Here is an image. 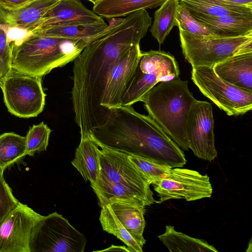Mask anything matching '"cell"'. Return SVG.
Listing matches in <instances>:
<instances>
[{
  "mask_svg": "<svg viewBox=\"0 0 252 252\" xmlns=\"http://www.w3.org/2000/svg\"><path fill=\"white\" fill-rule=\"evenodd\" d=\"M102 35L90 42L74 60L72 101L81 137L91 134L106 121L100 101L105 85L121 56L139 44L149 29L140 13H131L121 21L109 20Z\"/></svg>",
  "mask_w": 252,
  "mask_h": 252,
  "instance_id": "obj_1",
  "label": "cell"
},
{
  "mask_svg": "<svg viewBox=\"0 0 252 252\" xmlns=\"http://www.w3.org/2000/svg\"><path fill=\"white\" fill-rule=\"evenodd\" d=\"M91 135L99 147L146 158L171 168L181 167L187 160L183 151L149 116L131 106L110 110L106 121Z\"/></svg>",
  "mask_w": 252,
  "mask_h": 252,
  "instance_id": "obj_2",
  "label": "cell"
},
{
  "mask_svg": "<svg viewBox=\"0 0 252 252\" xmlns=\"http://www.w3.org/2000/svg\"><path fill=\"white\" fill-rule=\"evenodd\" d=\"M196 99L188 82L179 77L158 83L140 99L149 116L182 150L189 144L186 126L189 111Z\"/></svg>",
  "mask_w": 252,
  "mask_h": 252,
  "instance_id": "obj_3",
  "label": "cell"
},
{
  "mask_svg": "<svg viewBox=\"0 0 252 252\" xmlns=\"http://www.w3.org/2000/svg\"><path fill=\"white\" fill-rule=\"evenodd\" d=\"M90 42L32 33L18 45H9L10 68L42 77L74 61Z\"/></svg>",
  "mask_w": 252,
  "mask_h": 252,
  "instance_id": "obj_4",
  "label": "cell"
},
{
  "mask_svg": "<svg viewBox=\"0 0 252 252\" xmlns=\"http://www.w3.org/2000/svg\"><path fill=\"white\" fill-rule=\"evenodd\" d=\"M100 170L95 183L91 185L95 194L120 188L130 189L150 206L156 202L151 184L144 175L128 159V155L117 150L99 147Z\"/></svg>",
  "mask_w": 252,
  "mask_h": 252,
  "instance_id": "obj_5",
  "label": "cell"
},
{
  "mask_svg": "<svg viewBox=\"0 0 252 252\" xmlns=\"http://www.w3.org/2000/svg\"><path fill=\"white\" fill-rule=\"evenodd\" d=\"M179 74L178 63L170 53L152 50L141 52L123 92L121 105L131 106L158 83L177 78Z\"/></svg>",
  "mask_w": 252,
  "mask_h": 252,
  "instance_id": "obj_6",
  "label": "cell"
},
{
  "mask_svg": "<svg viewBox=\"0 0 252 252\" xmlns=\"http://www.w3.org/2000/svg\"><path fill=\"white\" fill-rule=\"evenodd\" d=\"M179 36L183 54L192 67H213L235 55L252 51V35L221 37L195 35L179 29Z\"/></svg>",
  "mask_w": 252,
  "mask_h": 252,
  "instance_id": "obj_7",
  "label": "cell"
},
{
  "mask_svg": "<svg viewBox=\"0 0 252 252\" xmlns=\"http://www.w3.org/2000/svg\"><path fill=\"white\" fill-rule=\"evenodd\" d=\"M86 244L84 234L55 212L42 216L31 236L30 252H83Z\"/></svg>",
  "mask_w": 252,
  "mask_h": 252,
  "instance_id": "obj_8",
  "label": "cell"
},
{
  "mask_svg": "<svg viewBox=\"0 0 252 252\" xmlns=\"http://www.w3.org/2000/svg\"><path fill=\"white\" fill-rule=\"evenodd\" d=\"M41 77L11 69L2 79L0 87L8 111L20 118L36 117L43 110L46 94Z\"/></svg>",
  "mask_w": 252,
  "mask_h": 252,
  "instance_id": "obj_9",
  "label": "cell"
},
{
  "mask_svg": "<svg viewBox=\"0 0 252 252\" xmlns=\"http://www.w3.org/2000/svg\"><path fill=\"white\" fill-rule=\"evenodd\" d=\"M191 80L205 96L228 116L243 115L252 109V92L221 79L213 67H192Z\"/></svg>",
  "mask_w": 252,
  "mask_h": 252,
  "instance_id": "obj_10",
  "label": "cell"
},
{
  "mask_svg": "<svg viewBox=\"0 0 252 252\" xmlns=\"http://www.w3.org/2000/svg\"><path fill=\"white\" fill-rule=\"evenodd\" d=\"M152 185L159 197L156 202L158 204L171 199L195 201L210 197L213 192L210 178L207 174L179 167L171 168Z\"/></svg>",
  "mask_w": 252,
  "mask_h": 252,
  "instance_id": "obj_11",
  "label": "cell"
},
{
  "mask_svg": "<svg viewBox=\"0 0 252 252\" xmlns=\"http://www.w3.org/2000/svg\"><path fill=\"white\" fill-rule=\"evenodd\" d=\"M214 127L212 105L196 100L189 111L186 126L189 147L197 157L210 161L217 156Z\"/></svg>",
  "mask_w": 252,
  "mask_h": 252,
  "instance_id": "obj_12",
  "label": "cell"
},
{
  "mask_svg": "<svg viewBox=\"0 0 252 252\" xmlns=\"http://www.w3.org/2000/svg\"><path fill=\"white\" fill-rule=\"evenodd\" d=\"M41 216L20 202L0 223V252H30L31 236Z\"/></svg>",
  "mask_w": 252,
  "mask_h": 252,
  "instance_id": "obj_13",
  "label": "cell"
},
{
  "mask_svg": "<svg viewBox=\"0 0 252 252\" xmlns=\"http://www.w3.org/2000/svg\"><path fill=\"white\" fill-rule=\"evenodd\" d=\"M141 54L139 44L131 46L121 56L111 71L100 101L106 121L110 110L121 105L123 92L135 70Z\"/></svg>",
  "mask_w": 252,
  "mask_h": 252,
  "instance_id": "obj_14",
  "label": "cell"
},
{
  "mask_svg": "<svg viewBox=\"0 0 252 252\" xmlns=\"http://www.w3.org/2000/svg\"><path fill=\"white\" fill-rule=\"evenodd\" d=\"M102 17L87 8L79 0H60L37 23L32 33L53 26L103 23Z\"/></svg>",
  "mask_w": 252,
  "mask_h": 252,
  "instance_id": "obj_15",
  "label": "cell"
},
{
  "mask_svg": "<svg viewBox=\"0 0 252 252\" xmlns=\"http://www.w3.org/2000/svg\"><path fill=\"white\" fill-rule=\"evenodd\" d=\"M221 79L252 92V51L235 55L213 67Z\"/></svg>",
  "mask_w": 252,
  "mask_h": 252,
  "instance_id": "obj_16",
  "label": "cell"
},
{
  "mask_svg": "<svg viewBox=\"0 0 252 252\" xmlns=\"http://www.w3.org/2000/svg\"><path fill=\"white\" fill-rule=\"evenodd\" d=\"M60 0H34L15 10L0 7V24L20 28L31 32Z\"/></svg>",
  "mask_w": 252,
  "mask_h": 252,
  "instance_id": "obj_17",
  "label": "cell"
},
{
  "mask_svg": "<svg viewBox=\"0 0 252 252\" xmlns=\"http://www.w3.org/2000/svg\"><path fill=\"white\" fill-rule=\"evenodd\" d=\"M108 204L127 231L144 246L146 243L143 237L146 206L136 201L119 198L111 199Z\"/></svg>",
  "mask_w": 252,
  "mask_h": 252,
  "instance_id": "obj_18",
  "label": "cell"
},
{
  "mask_svg": "<svg viewBox=\"0 0 252 252\" xmlns=\"http://www.w3.org/2000/svg\"><path fill=\"white\" fill-rule=\"evenodd\" d=\"M192 16L217 36L235 37L252 35V16Z\"/></svg>",
  "mask_w": 252,
  "mask_h": 252,
  "instance_id": "obj_19",
  "label": "cell"
},
{
  "mask_svg": "<svg viewBox=\"0 0 252 252\" xmlns=\"http://www.w3.org/2000/svg\"><path fill=\"white\" fill-rule=\"evenodd\" d=\"M96 142L90 134L81 137L80 144L76 149L72 164L86 182L94 185L100 170V149Z\"/></svg>",
  "mask_w": 252,
  "mask_h": 252,
  "instance_id": "obj_20",
  "label": "cell"
},
{
  "mask_svg": "<svg viewBox=\"0 0 252 252\" xmlns=\"http://www.w3.org/2000/svg\"><path fill=\"white\" fill-rule=\"evenodd\" d=\"M191 15L252 16V6L228 4L218 0H178Z\"/></svg>",
  "mask_w": 252,
  "mask_h": 252,
  "instance_id": "obj_21",
  "label": "cell"
},
{
  "mask_svg": "<svg viewBox=\"0 0 252 252\" xmlns=\"http://www.w3.org/2000/svg\"><path fill=\"white\" fill-rule=\"evenodd\" d=\"M167 0H101L94 5L93 11L106 19L126 16L132 12L161 6Z\"/></svg>",
  "mask_w": 252,
  "mask_h": 252,
  "instance_id": "obj_22",
  "label": "cell"
},
{
  "mask_svg": "<svg viewBox=\"0 0 252 252\" xmlns=\"http://www.w3.org/2000/svg\"><path fill=\"white\" fill-rule=\"evenodd\" d=\"M108 26L105 22L83 25L58 26L41 29L32 33L91 42L103 34Z\"/></svg>",
  "mask_w": 252,
  "mask_h": 252,
  "instance_id": "obj_23",
  "label": "cell"
},
{
  "mask_svg": "<svg viewBox=\"0 0 252 252\" xmlns=\"http://www.w3.org/2000/svg\"><path fill=\"white\" fill-rule=\"evenodd\" d=\"M158 238L171 252H218L213 246L205 241L176 231L174 227L170 225L165 226V232Z\"/></svg>",
  "mask_w": 252,
  "mask_h": 252,
  "instance_id": "obj_24",
  "label": "cell"
},
{
  "mask_svg": "<svg viewBox=\"0 0 252 252\" xmlns=\"http://www.w3.org/2000/svg\"><path fill=\"white\" fill-rule=\"evenodd\" d=\"M26 156L25 136L12 132L0 135V171L19 163Z\"/></svg>",
  "mask_w": 252,
  "mask_h": 252,
  "instance_id": "obj_25",
  "label": "cell"
},
{
  "mask_svg": "<svg viewBox=\"0 0 252 252\" xmlns=\"http://www.w3.org/2000/svg\"><path fill=\"white\" fill-rule=\"evenodd\" d=\"M178 3V0H167L154 13L150 32L159 45L164 42L173 28L177 26L175 16Z\"/></svg>",
  "mask_w": 252,
  "mask_h": 252,
  "instance_id": "obj_26",
  "label": "cell"
},
{
  "mask_svg": "<svg viewBox=\"0 0 252 252\" xmlns=\"http://www.w3.org/2000/svg\"><path fill=\"white\" fill-rule=\"evenodd\" d=\"M101 208L99 220L103 230L114 235L123 242L130 252H143V246L125 228L109 204L104 205Z\"/></svg>",
  "mask_w": 252,
  "mask_h": 252,
  "instance_id": "obj_27",
  "label": "cell"
},
{
  "mask_svg": "<svg viewBox=\"0 0 252 252\" xmlns=\"http://www.w3.org/2000/svg\"><path fill=\"white\" fill-rule=\"evenodd\" d=\"M51 132V129L43 122L31 127L25 136L27 155L33 156L46 151Z\"/></svg>",
  "mask_w": 252,
  "mask_h": 252,
  "instance_id": "obj_28",
  "label": "cell"
},
{
  "mask_svg": "<svg viewBox=\"0 0 252 252\" xmlns=\"http://www.w3.org/2000/svg\"><path fill=\"white\" fill-rule=\"evenodd\" d=\"M175 18L179 29L195 35L216 36L205 25L194 18L188 10L179 2Z\"/></svg>",
  "mask_w": 252,
  "mask_h": 252,
  "instance_id": "obj_29",
  "label": "cell"
},
{
  "mask_svg": "<svg viewBox=\"0 0 252 252\" xmlns=\"http://www.w3.org/2000/svg\"><path fill=\"white\" fill-rule=\"evenodd\" d=\"M128 159L152 185L159 180L171 167L143 157L128 155Z\"/></svg>",
  "mask_w": 252,
  "mask_h": 252,
  "instance_id": "obj_30",
  "label": "cell"
},
{
  "mask_svg": "<svg viewBox=\"0 0 252 252\" xmlns=\"http://www.w3.org/2000/svg\"><path fill=\"white\" fill-rule=\"evenodd\" d=\"M3 172L0 171V223L20 202L14 196L12 189L6 182Z\"/></svg>",
  "mask_w": 252,
  "mask_h": 252,
  "instance_id": "obj_31",
  "label": "cell"
},
{
  "mask_svg": "<svg viewBox=\"0 0 252 252\" xmlns=\"http://www.w3.org/2000/svg\"><path fill=\"white\" fill-rule=\"evenodd\" d=\"M10 49L4 30L0 26V70L2 78L11 70Z\"/></svg>",
  "mask_w": 252,
  "mask_h": 252,
  "instance_id": "obj_32",
  "label": "cell"
},
{
  "mask_svg": "<svg viewBox=\"0 0 252 252\" xmlns=\"http://www.w3.org/2000/svg\"><path fill=\"white\" fill-rule=\"evenodd\" d=\"M0 26L4 30L9 45H18L32 33L17 27L3 24H0Z\"/></svg>",
  "mask_w": 252,
  "mask_h": 252,
  "instance_id": "obj_33",
  "label": "cell"
},
{
  "mask_svg": "<svg viewBox=\"0 0 252 252\" xmlns=\"http://www.w3.org/2000/svg\"><path fill=\"white\" fill-rule=\"evenodd\" d=\"M34 0H0V7L7 10L22 8Z\"/></svg>",
  "mask_w": 252,
  "mask_h": 252,
  "instance_id": "obj_34",
  "label": "cell"
},
{
  "mask_svg": "<svg viewBox=\"0 0 252 252\" xmlns=\"http://www.w3.org/2000/svg\"><path fill=\"white\" fill-rule=\"evenodd\" d=\"M228 4L252 6V0H218Z\"/></svg>",
  "mask_w": 252,
  "mask_h": 252,
  "instance_id": "obj_35",
  "label": "cell"
},
{
  "mask_svg": "<svg viewBox=\"0 0 252 252\" xmlns=\"http://www.w3.org/2000/svg\"><path fill=\"white\" fill-rule=\"evenodd\" d=\"M124 251V252H130L128 249L127 248V247H125V246H116L114 245H112L110 247L103 250L101 251H99V252H103V251Z\"/></svg>",
  "mask_w": 252,
  "mask_h": 252,
  "instance_id": "obj_36",
  "label": "cell"
},
{
  "mask_svg": "<svg viewBox=\"0 0 252 252\" xmlns=\"http://www.w3.org/2000/svg\"><path fill=\"white\" fill-rule=\"evenodd\" d=\"M88 0L90 1L91 2H92L94 4H94H96L97 3H98L99 1H100L101 0Z\"/></svg>",
  "mask_w": 252,
  "mask_h": 252,
  "instance_id": "obj_37",
  "label": "cell"
},
{
  "mask_svg": "<svg viewBox=\"0 0 252 252\" xmlns=\"http://www.w3.org/2000/svg\"><path fill=\"white\" fill-rule=\"evenodd\" d=\"M1 79H2V77H1V74L0 73V83L1 82Z\"/></svg>",
  "mask_w": 252,
  "mask_h": 252,
  "instance_id": "obj_38",
  "label": "cell"
}]
</instances>
